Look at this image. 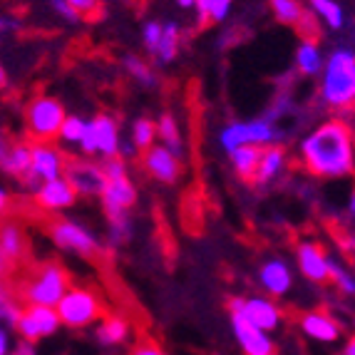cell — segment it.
Instances as JSON below:
<instances>
[{
    "mask_svg": "<svg viewBox=\"0 0 355 355\" xmlns=\"http://www.w3.org/2000/svg\"><path fill=\"white\" fill-rule=\"evenodd\" d=\"M298 164L315 179H350L355 174V137L345 119H326L303 135L296 147Z\"/></svg>",
    "mask_w": 355,
    "mask_h": 355,
    "instance_id": "1",
    "label": "cell"
},
{
    "mask_svg": "<svg viewBox=\"0 0 355 355\" xmlns=\"http://www.w3.org/2000/svg\"><path fill=\"white\" fill-rule=\"evenodd\" d=\"M318 80V97L323 107L343 114L350 112L355 107V50L350 45H336L328 50Z\"/></svg>",
    "mask_w": 355,
    "mask_h": 355,
    "instance_id": "2",
    "label": "cell"
},
{
    "mask_svg": "<svg viewBox=\"0 0 355 355\" xmlns=\"http://www.w3.org/2000/svg\"><path fill=\"white\" fill-rule=\"evenodd\" d=\"M70 288V279L67 271L60 263L50 261L42 263L33 271L28 281H25L20 296L28 306H50L55 308L60 303V298L65 296V291Z\"/></svg>",
    "mask_w": 355,
    "mask_h": 355,
    "instance_id": "3",
    "label": "cell"
},
{
    "mask_svg": "<svg viewBox=\"0 0 355 355\" xmlns=\"http://www.w3.org/2000/svg\"><path fill=\"white\" fill-rule=\"evenodd\" d=\"M55 311H58L62 326L80 331V328L97 323L102 318V313H105V306H102V298L92 288L70 286L65 291V296L60 298V303L55 306Z\"/></svg>",
    "mask_w": 355,
    "mask_h": 355,
    "instance_id": "4",
    "label": "cell"
},
{
    "mask_svg": "<svg viewBox=\"0 0 355 355\" xmlns=\"http://www.w3.org/2000/svg\"><path fill=\"white\" fill-rule=\"evenodd\" d=\"M65 117L67 112L62 102L48 95L35 97L28 105V110H25V125H28V132L35 137L37 142H53V139H58L60 127H62Z\"/></svg>",
    "mask_w": 355,
    "mask_h": 355,
    "instance_id": "5",
    "label": "cell"
},
{
    "mask_svg": "<svg viewBox=\"0 0 355 355\" xmlns=\"http://www.w3.org/2000/svg\"><path fill=\"white\" fill-rule=\"evenodd\" d=\"M119 147H122V135H119L117 119L110 114H95L92 119H87L83 142H80L83 154L110 159V157H117Z\"/></svg>",
    "mask_w": 355,
    "mask_h": 355,
    "instance_id": "6",
    "label": "cell"
},
{
    "mask_svg": "<svg viewBox=\"0 0 355 355\" xmlns=\"http://www.w3.org/2000/svg\"><path fill=\"white\" fill-rule=\"evenodd\" d=\"M50 239H53V243L58 249L70 251V254L83 256V259H95L102 251V241L95 231L72 219L53 221V226H50Z\"/></svg>",
    "mask_w": 355,
    "mask_h": 355,
    "instance_id": "7",
    "label": "cell"
},
{
    "mask_svg": "<svg viewBox=\"0 0 355 355\" xmlns=\"http://www.w3.org/2000/svg\"><path fill=\"white\" fill-rule=\"evenodd\" d=\"M229 313H239L249 320L251 326L261 328V331L273 333L279 331L284 323V311L279 303L268 296H241L229 301Z\"/></svg>",
    "mask_w": 355,
    "mask_h": 355,
    "instance_id": "8",
    "label": "cell"
},
{
    "mask_svg": "<svg viewBox=\"0 0 355 355\" xmlns=\"http://www.w3.org/2000/svg\"><path fill=\"white\" fill-rule=\"evenodd\" d=\"M65 157L58 147L50 142H37L30 147V172L25 174L20 182L28 187L30 191H35L42 182L50 179H60L65 174Z\"/></svg>",
    "mask_w": 355,
    "mask_h": 355,
    "instance_id": "9",
    "label": "cell"
},
{
    "mask_svg": "<svg viewBox=\"0 0 355 355\" xmlns=\"http://www.w3.org/2000/svg\"><path fill=\"white\" fill-rule=\"evenodd\" d=\"M256 281H259L261 291L268 298H284L293 291L296 273H293V266H291L284 256H271V259H266L259 266Z\"/></svg>",
    "mask_w": 355,
    "mask_h": 355,
    "instance_id": "10",
    "label": "cell"
},
{
    "mask_svg": "<svg viewBox=\"0 0 355 355\" xmlns=\"http://www.w3.org/2000/svg\"><path fill=\"white\" fill-rule=\"evenodd\" d=\"M60 315L55 308L50 306H28L23 308V313H20V320L15 331L20 333L23 340H30V343H37L40 338H48L53 333L60 331Z\"/></svg>",
    "mask_w": 355,
    "mask_h": 355,
    "instance_id": "11",
    "label": "cell"
},
{
    "mask_svg": "<svg viewBox=\"0 0 355 355\" xmlns=\"http://www.w3.org/2000/svg\"><path fill=\"white\" fill-rule=\"evenodd\" d=\"M62 177L72 184V189H75L77 196H100L107 184L102 164L92 159L65 162V174Z\"/></svg>",
    "mask_w": 355,
    "mask_h": 355,
    "instance_id": "12",
    "label": "cell"
},
{
    "mask_svg": "<svg viewBox=\"0 0 355 355\" xmlns=\"http://www.w3.org/2000/svg\"><path fill=\"white\" fill-rule=\"evenodd\" d=\"M142 169L162 184H177L182 179V157H177L174 152H169L162 144H152L149 149L142 152Z\"/></svg>",
    "mask_w": 355,
    "mask_h": 355,
    "instance_id": "13",
    "label": "cell"
},
{
    "mask_svg": "<svg viewBox=\"0 0 355 355\" xmlns=\"http://www.w3.org/2000/svg\"><path fill=\"white\" fill-rule=\"evenodd\" d=\"M229 320L234 338H236L243 355H276V343H273L271 333L251 326L249 320L239 313H229Z\"/></svg>",
    "mask_w": 355,
    "mask_h": 355,
    "instance_id": "14",
    "label": "cell"
},
{
    "mask_svg": "<svg viewBox=\"0 0 355 355\" xmlns=\"http://www.w3.org/2000/svg\"><path fill=\"white\" fill-rule=\"evenodd\" d=\"M331 261L333 259L326 254V249L315 241H301L296 246L298 271L311 284H326L331 276Z\"/></svg>",
    "mask_w": 355,
    "mask_h": 355,
    "instance_id": "15",
    "label": "cell"
},
{
    "mask_svg": "<svg viewBox=\"0 0 355 355\" xmlns=\"http://www.w3.org/2000/svg\"><path fill=\"white\" fill-rule=\"evenodd\" d=\"M100 202L107 216L130 214V209L137 204V187L132 184L130 177L107 179L105 189H102V194H100Z\"/></svg>",
    "mask_w": 355,
    "mask_h": 355,
    "instance_id": "16",
    "label": "cell"
},
{
    "mask_svg": "<svg viewBox=\"0 0 355 355\" xmlns=\"http://www.w3.org/2000/svg\"><path fill=\"white\" fill-rule=\"evenodd\" d=\"M286 169H288V152L281 144H268V147L261 149V159L251 182L256 187H261V189H266V187L276 184L279 179H284Z\"/></svg>",
    "mask_w": 355,
    "mask_h": 355,
    "instance_id": "17",
    "label": "cell"
},
{
    "mask_svg": "<svg viewBox=\"0 0 355 355\" xmlns=\"http://www.w3.org/2000/svg\"><path fill=\"white\" fill-rule=\"evenodd\" d=\"M33 194H35V202L42 209H48V211H65L77 202L75 189H72V184L65 177L42 182Z\"/></svg>",
    "mask_w": 355,
    "mask_h": 355,
    "instance_id": "18",
    "label": "cell"
},
{
    "mask_svg": "<svg viewBox=\"0 0 355 355\" xmlns=\"http://www.w3.org/2000/svg\"><path fill=\"white\" fill-rule=\"evenodd\" d=\"M298 328L315 343H336L340 338V323L326 311H308L298 318Z\"/></svg>",
    "mask_w": 355,
    "mask_h": 355,
    "instance_id": "19",
    "label": "cell"
},
{
    "mask_svg": "<svg viewBox=\"0 0 355 355\" xmlns=\"http://www.w3.org/2000/svg\"><path fill=\"white\" fill-rule=\"evenodd\" d=\"M308 12L331 33H343L348 28V12L340 0H306Z\"/></svg>",
    "mask_w": 355,
    "mask_h": 355,
    "instance_id": "20",
    "label": "cell"
},
{
    "mask_svg": "<svg viewBox=\"0 0 355 355\" xmlns=\"http://www.w3.org/2000/svg\"><path fill=\"white\" fill-rule=\"evenodd\" d=\"M130 336H132V326L122 313L102 315V320H97L95 340L100 345H105V348H117V345L127 343Z\"/></svg>",
    "mask_w": 355,
    "mask_h": 355,
    "instance_id": "21",
    "label": "cell"
},
{
    "mask_svg": "<svg viewBox=\"0 0 355 355\" xmlns=\"http://www.w3.org/2000/svg\"><path fill=\"white\" fill-rule=\"evenodd\" d=\"M293 62H296V72L303 77H318L326 62V53L320 48V42L313 37H301L296 53H293Z\"/></svg>",
    "mask_w": 355,
    "mask_h": 355,
    "instance_id": "22",
    "label": "cell"
},
{
    "mask_svg": "<svg viewBox=\"0 0 355 355\" xmlns=\"http://www.w3.org/2000/svg\"><path fill=\"white\" fill-rule=\"evenodd\" d=\"M28 249L25 229L18 221H0V251L8 259V263H20Z\"/></svg>",
    "mask_w": 355,
    "mask_h": 355,
    "instance_id": "23",
    "label": "cell"
},
{
    "mask_svg": "<svg viewBox=\"0 0 355 355\" xmlns=\"http://www.w3.org/2000/svg\"><path fill=\"white\" fill-rule=\"evenodd\" d=\"M261 149L263 147L243 144V147H236L234 152H229L231 169H234V174H236L239 179H243V182H251V179H254L256 166H259V159H261Z\"/></svg>",
    "mask_w": 355,
    "mask_h": 355,
    "instance_id": "24",
    "label": "cell"
},
{
    "mask_svg": "<svg viewBox=\"0 0 355 355\" xmlns=\"http://www.w3.org/2000/svg\"><path fill=\"white\" fill-rule=\"evenodd\" d=\"M179 48H182V30H179V25L174 20H166V23H162V37L154 58L159 60L162 65H169V62L177 60Z\"/></svg>",
    "mask_w": 355,
    "mask_h": 355,
    "instance_id": "25",
    "label": "cell"
},
{
    "mask_svg": "<svg viewBox=\"0 0 355 355\" xmlns=\"http://www.w3.org/2000/svg\"><path fill=\"white\" fill-rule=\"evenodd\" d=\"M157 137H159V144L166 147L169 152H174L177 157L184 159V137L179 130V122L174 119V114L164 112L157 122Z\"/></svg>",
    "mask_w": 355,
    "mask_h": 355,
    "instance_id": "26",
    "label": "cell"
},
{
    "mask_svg": "<svg viewBox=\"0 0 355 355\" xmlns=\"http://www.w3.org/2000/svg\"><path fill=\"white\" fill-rule=\"evenodd\" d=\"M0 169L10 177L23 179L30 172V147L28 144H12L6 149L3 159H0Z\"/></svg>",
    "mask_w": 355,
    "mask_h": 355,
    "instance_id": "27",
    "label": "cell"
},
{
    "mask_svg": "<svg viewBox=\"0 0 355 355\" xmlns=\"http://www.w3.org/2000/svg\"><path fill=\"white\" fill-rule=\"evenodd\" d=\"M268 8H271L273 18L291 28H298V23L308 15L303 0H268Z\"/></svg>",
    "mask_w": 355,
    "mask_h": 355,
    "instance_id": "28",
    "label": "cell"
},
{
    "mask_svg": "<svg viewBox=\"0 0 355 355\" xmlns=\"http://www.w3.org/2000/svg\"><path fill=\"white\" fill-rule=\"evenodd\" d=\"M219 144L226 154L234 152L236 147L251 144V130L249 122H229L219 130Z\"/></svg>",
    "mask_w": 355,
    "mask_h": 355,
    "instance_id": "29",
    "label": "cell"
},
{
    "mask_svg": "<svg viewBox=\"0 0 355 355\" xmlns=\"http://www.w3.org/2000/svg\"><path fill=\"white\" fill-rule=\"evenodd\" d=\"M130 144L137 152H144L152 144H157V122L149 117H137L130 130Z\"/></svg>",
    "mask_w": 355,
    "mask_h": 355,
    "instance_id": "30",
    "label": "cell"
},
{
    "mask_svg": "<svg viewBox=\"0 0 355 355\" xmlns=\"http://www.w3.org/2000/svg\"><path fill=\"white\" fill-rule=\"evenodd\" d=\"M125 70L132 75V80H137V83L147 89H154L157 85H159L157 72L152 70V65H149L147 60L137 58V55H125Z\"/></svg>",
    "mask_w": 355,
    "mask_h": 355,
    "instance_id": "31",
    "label": "cell"
},
{
    "mask_svg": "<svg viewBox=\"0 0 355 355\" xmlns=\"http://www.w3.org/2000/svg\"><path fill=\"white\" fill-rule=\"evenodd\" d=\"M135 234V226H132L130 214H122V216H107V239L112 246L119 243H127Z\"/></svg>",
    "mask_w": 355,
    "mask_h": 355,
    "instance_id": "32",
    "label": "cell"
},
{
    "mask_svg": "<svg viewBox=\"0 0 355 355\" xmlns=\"http://www.w3.org/2000/svg\"><path fill=\"white\" fill-rule=\"evenodd\" d=\"M20 313H23L20 303L12 298V293L6 288V286L0 284V326H6L8 331L15 328L20 320Z\"/></svg>",
    "mask_w": 355,
    "mask_h": 355,
    "instance_id": "33",
    "label": "cell"
},
{
    "mask_svg": "<svg viewBox=\"0 0 355 355\" xmlns=\"http://www.w3.org/2000/svg\"><path fill=\"white\" fill-rule=\"evenodd\" d=\"M85 127H87V119L80 117V114H67L62 127H60V135L58 139L62 144H72V147H80L83 142V135H85Z\"/></svg>",
    "mask_w": 355,
    "mask_h": 355,
    "instance_id": "34",
    "label": "cell"
},
{
    "mask_svg": "<svg viewBox=\"0 0 355 355\" xmlns=\"http://www.w3.org/2000/svg\"><path fill=\"white\" fill-rule=\"evenodd\" d=\"M333 286H336L343 296L353 298L355 296V273L348 266H343L340 261H331V276H328Z\"/></svg>",
    "mask_w": 355,
    "mask_h": 355,
    "instance_id": "35",
    "label": "cell"
},
{
    "mask_svg": "<svg viewBox=\"0 0 355 355\" xmlns=\"http://www.w3.org/2000/svg\"><path fill=\"white\" fill-rule=\"evenodd\" d=\"M296 112V105H293V100H291L288 95H279L276 100L271 102V107H268L266 112H263V119L266 122H271V125H279V122H284L288 114Z\"/></svg>",
    "mask_w": 355,
    "mask_h": 355,
    "instance_id": "36",
    "label": "cell"
},
{
    "mask_svg": "<svg viewBox=\"0 0 355 355\" xmlns=\"http://www.w3.org/2000/svg\"><path fill=\"white\" fill-rule=\"evenodd\" d=\"M234 0H207V23H224L229 20Z\"/></svg>",
    "mask_w": 355,
    "mask_h": 355,
    "instance_id": "37",
    "label": "cell"
},
{
    "mask_svg": "<svg viewBox=\"0 0 355 355\" xmlns=\"http://www.w3.org/2000/svg\"><path fill=\"white\" fill-rule=\"evenodd\" d=\"M159 37H162V23H159V20H149V23H144V28H142V42H144V50H147L149 55L157 53Z\"/></svg>",
    "mask_w": 355,
    "mask_h": 355,
    "instance_id": "38",
    "label": "cell"
},
{
    "mask_svg": "<svg viewBox=\"0 0 355 355\" xmlns=\"http://www.w3.org/2000/svg\"><path fill=\"white\" fill-rule=\"evenodd\" d=\"M102 172H105V179H119V177H130L127 172V159L122 157H110V159H102Z\"/></svg>",
    "mask_w": 355,
    "mask_h": 355,
    "instance_id": "39",
    "label": "cell"
},
{
    "mask_svg": "<svg viewBox=\"0 0 355 355\" xmlns=\"http://www.w3.org/2000/svg\"><path fill=\"white\" fill-rule=\"evenodd\" d=\"M72 6V10L80 15V18H89V15H97L100 10V0H67Z\"/></svg>",
    "mask_w": 355,
    "mask_h": 355,
    "instance_id": "40",
    "label": "cell"
},
{
    "mask_svg": "<svg viewBox=\"0 0 355 355\" xmlns=\"http://www.w3.org/2000/svg\"><path fill=\"white\" fill-rule=\"evenodd\" d=\"M50 8H53L58 15H62V20H67V23H80V20H83L75 10H72V6L67 3V0H50Z\"/></svg>",
    "mask_w": 355,
    "mask_h": 355,
    "instance_id": "41",
    "label": "cell"
},
{
    "mask_svg": "<svg viewBox=\"0 0 355 355\" xmlns=\"http://www.w3.org/2000/svg\"><path fill=\"white\" fill-rule=\"evenodd\" d=\"M130 355H169L159 343H154V340H139V343L132 348Z\"/></svg>",
    "mask_w": 355,
    "mask_h": 355,
    "instance_id": "42",
    "label": "cell"
},
{
    "mask_svg": "<svg viewBox=\"0 0 355 355\" xmlns=\"http://www.w3.org/2000/svg\"><path fill=\"white\" fill-rule=\"evenodd\" d=\"M10 353V331L6 326H0V355Z\"/></svg>",
    "mask_w": 355,
    "mask_h": 355,
    "instance_id": "43",
    "label": "cell"
},
{
    "mask_svg": "<svg viewBox=\"0 0 355 355\" xmlns=\"http://www.w3.org/2000/svg\"><path fill=\"white\" fill-rule=\"evenodd\" d=\"M8 268H10V263H8V259L3 256V251H0V284H3V279L8 276Z\"/></svg>",
    "mask_w": 355,
    "mask_h": 355,
    "instance_id": "44",
    "label": "cell"
},
{
    "mask_svg": "<svg viewBox=\"0 0 355 355\" xmlns=\"http://www.w3.org/2000/svg\"><path fill=\"white\" fill-rule=\"evenodd\" d=\"M340 355H355V336H350L348 340H345L343 353H340Z\"/></svg>",
    "mask_w": 355,
    "mask_h": 355,
    "instance_id": "45",
    "label": "cell"
},
{
    "mask_svg": "<svg viewBox=\"0 0 355 355\" xmlns=\"http://www.w3.org/2000/svg\"><path fill=\"white\" fill-rule=\"evenodd\" d=\"M179 10H194V0H174Z\"/></svg>",
    "mask_w": 355,
    "mask_h": 355,
    "instance_id": "46",
    "label": "cell"
},
{
    "mask_svg": "<svg viewBox=\"0 0 355 355\" xmlns=\"http://www.w3.org/2000/svg\"><path fill=\"white\" fill-rule=\"evenodd\" d=\"M8 199H10V196H8V191L3 189V187H0V214H3L8 209Z\"/></svg>",
    "mask_w": 355,
    "mask_h": 355,
    "instance_id": "47",
    "label": "cell"
},
{
    "mask_svg": "<svg viewBox=\"0 0 355 355\" xmlns=\"http://www.w3.org/2000/svg\"><path fill=\"white\" fill-rule=\"evenodd\" d=\"M348 216L355 221V191L350 194V199H348Z\"/></svg>",
    "mask_w": 355,
    "mask_h": 355,
    "instance_id": "48",
    "label": "cell"
},
{
    "mask_svg": "<svg viewBox=\"0 0 355 355\" xmlns=\"http://www.w3.org/2000/svg\"><path fill=\"white\" fill-rule=\"evenodd\" d=\"M8 85V72H6V67L0 65V87H6Z\"/></svg>",
    "mask_w": 355,
    "mask_h": 355,
    "instance_id": "49",
    "label": "cell"
},
{
    "mask_svg": "<svg viewBox=\"0 0 355 355\" xmlns=\"http://www.w3.org/2000/svg\"><path fill=\"white\" fill-rule=\"evenodd\" d=\"M6 149H8L6 139H3V137H0V159H3V154H6Z\"/></svg>",
    "mask_w": 355,
    "mask_h": 355,
    "instance_id": "50",
    "label": "cell"
},
{
    "mask_svg": "<svg viewBox=\"0 0 355 355\" xmlns=\"http://www.w3.org/2000/svg\"><path fill=\"white\" fill-rule=\"evenodd\" d=\"M350 48L355 50V33H353V37H350Z\"/></svg>",
    "mask_w": 355,
    "mask_h": 355,
    "instance_id": "51",
    "label": "cell"
},
{
    "mask_svg": "<svg viewBox=\"0 0 355 355\" xmlns=\"http://www.w3.org/2000/svg\"><path fill=\"white\" fill-rule=\"evenodd\" d=\"M0 30H3V15H0Z\"/></svg>",
    "mask_w": 355,
    "mask_h": 355,
    "instance_id": "52",
    "label": "cell"
},
{
    "mask_svg": "<svg viewBox=\"0 0 355 355\" xmlns=\"http://www.w3.org/2000/svg\"><path fill=\"white\" fill-rule=\"evenodd\" d=\"M8 355H18V353H15V350H10V353H8Z\"/></svg>",
    "mask_w": 355,
    "mask_h": 355,
    "instance_id": "53",
    "label": "cell"
}]
</instances>
